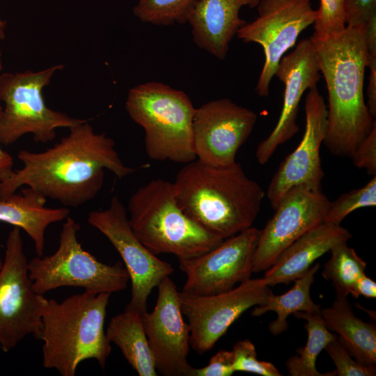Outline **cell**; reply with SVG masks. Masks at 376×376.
I'll return each instance as SVG.
<instances>
[{"instance_id":"24","label":"cell","mask_w":376,"mask_h":376,"mask_svg":"<svg viewBox=\"0 0 376 376\" xmlns=\"http://www.w3.org/2000/svg\"><path fill=\"white\" fill-rule=\"evenodd\" d=\"M319 268V263L312 265L304 275L294 281V285L285 293L280 295L272 293L263 303L255 306L251 315L258 317L269 311L275 312L276 318L269 324V329L276 336L287 330V318L290 315L299 311L320 313V305L312 300L310 294L311 286Z\"/></svg>"},{"instance_id":"2","label":"cell","mask_w":376,"mask_h":376,"mask_svg":"<svg viewBox=\"0 0 376 376\" xmlns=\"http://www.w3.org/2000/svg\"><path fill=\"white\" fill-rule=\"evenodd\" d=\"M366 25L346 26L314 43L328 94L327 128L323 143L330 153L350 157L376 125L364 98L368 68Z\"/></svg>"},{"instance_id":"18","label":"cell","mask_w":376,"mask_h":376,"mask_svg":"<svg viewBox=\"0 0 376 376\" xmlns=\"http://www.w3.org/2000/svg\"><path fill=\"white\" fill-rule=\"evenodd\" d=\"M284 85L283 101L277 123L258 146V162L266 164L281 145L299 131L297 123L299 105L304 93L317 86L321 78L319 62L311 38L301 40L295 49L281 59L275 75Z\"/></svg>"},{"instance_id":"20","label":"cell","mask_w":376,"mask_h":376,"mask_svg":"<svg viewBox=\"0 0 376 376\" xmlns=\"http://www.w3.org/2000/svg\"><path fill=\"white\" fill-rule=\"evenodd\" d=\"M352 238L340 225L322 222L299 237L279 255L267 269L264 279L268 286L288 284L304 275L313 263L336 244Z\"/></svg>"},{"instance_id":"30","label":"cell","mask_w":376,"mask_h":376,"mask_svg":"<svg viewBox=\"0 0 376 376\" xmlns=\"http://www.w3.org/2000/svg\"><path fill=\"white\" fill-rule=\"evenodd\" d=\"M234 371L251 373L263 376H280L281 374L271 362L259 361L254 344L245 339L237 341L233 348Z\"/></svg>"},{"instance_id":"5","label":"cell","mask_w":376,"mask_h":376,"mask_svg":"<svg viewBox=\"0 0 376 376\" xmlns=\"http://www.w3.org/2000/svg\"><path fill=\"white\" fill-rule=\"evenodd\" d=\"M129 221L139 240L152 253L197 257L224 240L209 233L179 206L173 183L153 180L139 188L128 202Z\"/></svg>"},{"instance_id":"38","label":"cell","mask_w":376,"mask_h":376,"mask_svg":"<svg viewBox=\"0 0 376 376\" xmlns=\"http://www.w3.org/2000/svg\"><path fill=\"white\" fill-rule=\"evenodd\" d=\"M6 22L0 16V40H3L6 36Z\"/></svg>"},{"instance_id":"36","label":"cell","mask_w":376,"mask_h":376,"mask_svg":"<svg viewBox=\"0 0 376 376\" xmlns=\"http://www.w3.org/2000/svg\"><path fill=\"white\" fill-rule=\"evenodd\" d=\"M351 295L354 298H358L360 295L367 298H375L376 283L365 274L357 281Z\"/></svg>"},{"instance_id":"27","label":"cell","mask_w":376,"mask_h":376,"mask_svg":"<svg viewBox=\"0 0 376 376\" xmlns=\"http://www.w3.org/2000/svg\"><path fill=\"white\" fill-rule=\"evenodd\" d=\"M196 0H136L134 15L141 22L157 26L187 22Z\"/></svg>"},{"instance_id":"21","label":"cell","mask_w":376,"mask_h":376,"mask_svg":"<svg viewBox=\"0 0 376 376\" xmlns=\"http://www.w3.org/2000/svg\"><path fill=\"white\" fill-rule=\"evenodd\" d=\"M46 201L45 196L29 187L20 194L0 198V221L24 230L33 241L38 256L44 253L47 228L65 219L70 212L66 207H47Z\"/></svg>"},{"instance_id":"3","label":"cell","mask_w":376,"mask_h":376,"mask_svg":"<svg viewBox=\"0 0 376 376\" xmlns=\"http://www.w3.org/2000/svg\"><path fill=\"white\" fill-rule=\"evenodd\" d=\"M182 211L223 240L251 228L265 191L240 163L213 166L196 159L185 164L173 182Z\"/></svg>"},{"instance_id":"12","label":"cell","mask_w":376,"mask_h":376,"mask_svg":"<svg viewBox=\"0 0 376 376\" xmlns=\"http://www.w3.org/2000/svg\"><path fill=\"white\" fill-rule=\"evenodd\" d=\"M264 278H251L233 289L212 295L179 291L182 313L188 320L190 347L198 354L211 350L246 310L272 293Z\"/></svg>"},{"instance_id":"19","label":"cell","mask_w":376,"mask_h":376,"mask_svg":"<svg viewBox=\"0 0 376 376\" xmlns=\"http://www.w3.org/2000/svg\"><path fill=\"white\" fill-rule=\"evenodd\" d=\"M260 0H196L187 18L194 42L219 60H224L232 39L246 22L240 16L242 7L251 8Z\"/></svg>"},{"instance_id":"31","label":"cell","mask_w":376,"mask_h":376,"mask_svg":"<svg viewBox=\"0 0 376 376\" xmlns=\"http://www.w3.org/2000/svg\"><path fill=\"white\" fill-rule=\"evenodd\" d=\"M324 350L332 359L338 376H373L376 375L375 366H366L357 361L338 339L330 341Z\"/></svg>"},{"instance_id":"6","label":"cell","mask_w":376,"mask_h":376,"mask_svg":"<svg viewBox=\"0 0 376 376\" xmlns=\"http://www.w3.org/2000/svg\"><path fill=\"white\" fill-rule=\"evenodd\" d=\"M132 120L145 132V148L155 161L187 164L196 159L193 143L196 108L182 91L158 81L130 89L125 102Z\"/></svg>"},{"instance_id":"8","label":"cell","mask_w":376,"mask_h":376,"mask_svg":"<svg viewBox=\"0 0 376 376\" xmlns=\"http://www.w3.org/2000/svg\"><path fill=\"white\" fill-rule=\"evenodd\" d=\"M64 68L57 64L37 72L0 74V143L9 146L25 134L36 143H47L56 137L58 128H71L86 120L72 118L49 108L42 90L54 74Z\"/></svg>"},{"instance_id":"9","label":"cell","mask_w":376,"mask_h":376,"mask_svg":"<svg viewBox=\"0 0 376 376\" xmlns=\"http://www.w3.org/2000/svg\"><path fill=\"white\" fill-rule=\"evenodd\" d=\"M20 228L8 233L0 269V349L9 352L25 337L39 339L47 299L34 291Z\"/></svg>"},{"instance_id":"28","label":"cell","mask_w":376,"mask_h":376,"mask_svg":"<svg viewBox=\"0 0 376 376\" xmlns=\"http://www.w3.org/2000/svg\"><path fill=\"white\" fill-rule=\"evenodd\" d=\"M376 205V175L363 187L341 194L330 203L324 222L340 225L353 211Z\"/></svg>"},{"instance_id":"25","label":"cell","mask_w":376,"mask_h":376,"mask_svg":"<svg viewBox=\"0 0 376 376\" xmlns=\"http://www.w3.org/2000/svg\"><path fill=\"white\" fill-rule=\"evenodd\" d=\"M297 318L306 321L304 325L308 333L307 342L304 347L297 350V354L286 361V367L291 376H334V370L327 373H320L316 368V360L326 345L336 338L326 327L320 313H311L296 312L293 313Z\"/></svg>"},{"instance_id":"1","label":"cell","mask_w":376,"mask_h":376,"mask_svg":"<svg viewBox=\"0 0 376 376\" xmlns=\"http://www.w3.org/2000/svg\"><path fill=\"white\" fill-rule=\"evenodd\" d=\"M69 130L67 136L46 150L19 151L17 157L23 166L0 182V198L25 186L46 198L76 207L100 192L104 169L119 179L135 171L123 162L113 139L96 133L87 120Z\"/></svg>"},{"instance_id":"15","label":"cell","mask_w":376,"mask_h":376,"mask_svg":"<svg viewBox=\"0 0 376 376\" xmlns=\"http://www.w3.org/2000/svg\"><path fill=\"white\" fill-rule=\"evenodd\" d=\"M257 114L228 98L196 108L193 143L196 159L213 166L235 162L236 154L251 134Z\"/></svg>"},{"instance_id":"29","label":"cell","mask_w":376,"mask_h":376,"mask_svg":"<svg viewBox=\"0 0 376 376\" xmlns=\"http://www.w3.org/2000/svg\"><path fill=\"white\" fill-rule=\"evenodd\" d=\"M346 0H320L312 38L324 39L346 28Z\"/></svg>"},{"instance_id":"23","label":"cell","mask_w":376,"mask_h":376,"mask_svg":"<svg viewBox=\"0 0 376 376\" xmlns=\"http://www.w3.org/2000/svg\"><path fill=\"white\" fill-rule=\"evenodd\" d=\"M143 315L125 309L113 317L106 335L120 350L125 359L139 376H157L155 361L143 324Z\"/></svg>"},{"instance_id":"33","label":"cell","mask_w":376,"mask_h":376,"mask_svg":"<svg viewBox=\"0 0 376 376\" xmlns=\"http://www.w3.org/2000/svg\"><path fill=\"white\" fill-rule=\"evenodd\" d=\"M233 363V352L221 350L212 357L207 366L194 368L193 376H230L235 373Z\"/></svg>"},{"instance_id":"32","label":"cell","mask_w":376,"mask_h":376,"mask_svg":"<svg viewBox=\"0 0 376 376\" xmlns=\"http://www.w3.org/2000/svg\"><path fill=\"white\" fill-rule=\"evenodd\" d=\"M350 158L358 169H363L370 175H376V125L358 145Z\"/></svg>"},{"instance_id":"17","label":"cell","mask_w":376,"mask_h":376,"mask_svg":"<svg viewBox=\"0 0 376 376\" xmlns=\"http://www.w3.org/2000/svg\"><path fill=\"white\" fill-rule=\"evenodd\" d=\"M304 111L305 128L301 140L280 164L267 189V197L273 209L293 187L303 185L321 190L324 173L320 151L327 133V109L317 86L308 91Z\"/></svg>"},{"instance_id":"10","label":"cell","mask_w":376,"mask_h":376,"mask_svg":"<svg viewBox=\"0 0 376 376\" xmlns=\"http://www.w3.org/2000/svg\"><path fill=\"white\" fill-rule=\"evenodd\" d=\"M88 224L97 229L120 254L131 281V298L125 309L144 314L152 289L170 276L173 266L157 257L133 232L122 201L113 196L109 207L89 213Z\"/></svg>"},{"instance_id":"39","label":"cell","mask_w":376,"mask_h":376,"mask_svg":"<svg viewBox=\"0 0 376 376\" xmlns=\"http://www.w3.org/2000/svg\"><path fill=\"white\" fill-rule=\"evenodd\" d=\"M0 246H1V245H0ZM2 264H3V260L0 257V269H1V266H2Z\"/></svg>"},{"instance_id":"34","label":"cell","mask_w":376,"mask_h":376,"mask_svg":"<svg viewBox=\"0 0 376 376\" xmlns=\"http://www.w3.org/2000/svg\"><path fill=\"white\" fill-rule=\"evenodd\" d=\"M376 14V0H346V25L363 26Z\"/></svg>"},{"instance_id":"22","label":"cell","mask_w":376,"mask_h":376,"mask_svg":"<svg viewBox=\"0 0 376 376\" xmlns=\"http://www.w3.org/2000/svg\"><path fill=\"white\" fill-rule=\"evenodd\" d=\"M320 315L327 329L338 335V339L357 361L375 366V324L355 316L347 297L336 296L330 307L321 309Z\"/></svg>"},{"instance_id":"16","label":"cell","mask_w":376,"mask_h":376,"mask_svg":"<svg viewBox=\"0 0 376 376\" xmlns=\"http://www.w3.org/2000/svg\"><path fill=\"white\" fill-rule=\"evenodd\" d=\"M153 310L143 315V324L157 373L164 376H193L188 362L189 327L183 319L179 291L170 278L157 285Z\"/></svg>"},{"instance_id":"35","label":"cell","mask_w":376,"mask_h":376,"mask_svg":"<svg viewBox=\"0 0 376 376\" xmlns=\"http://www.w3.org/2000/svg\"><path fill=\"white\" fill-rule=\"evenodd\" d=\"M369 68L368 84L367 88L368 102L366 103L370 115L376 117V56L368 58Z\"/></svg>"},{"instance_id":"14","label":"cell","mask_w":376,"mask_h":376,"mask_svg":"<svg viewBox=\"0 0 376 376\" xmlns=\"http://www.w3.org/2000/svg\"><path fill=\"white\" fill-rule=\"evenodd\" d=\"M330 203L321 190L303 185L290 189L260 230L253 255V273L267 270L285 248L324 222Z\"/></svg>"},{"instance_id":"11","label":"cell","mask_w":376,"mask_h":376,"mask_svg":"<svg viewBox=\"0 0 376 376\" xmlns=\"http://www.w3.org/2000/svg\"><path fill=\"white\" fill-rule=\"evenodd\" d=\"M258 16L237 31L242 42L259 44L263 49L265 62L256 92L267 97L276 68L285 52L292 47L300 33L314 24L316 10L311 0H260Z\"/></svg>"},{"instance_id":"37","label":"cell","mask_w":376,"mask_h":376,"mask_svg":"<svg viewBox=\"0 0 376 376\" xmlns=\"http://www.w3.org/2000/svg\"><path fill=\"white\" fill-rule=\"evenodd\" d=\"M3 70L2 52L0 49V74ZM12 156L0 146V182L11 176L14 170Z\"/></svg>"},{"instance_id":"13","label":"cell","mask_w":376,"mask_h":376,"mask_svg":"<svg viewBox=\"0 0 376 376\" xmlns=\"http://www.w3.org/2000/svg\"><path fill=\"white\" fill-rule=\"evenodd\" d=\"M260 234V230L251 226L202 255L178 259L179 268L186 275L181 291L212 295L228 291L250 279Z\"/></svg>"},{"instance_id":"7","label":"cell","mask_w":376,"mask_h":376,"mask_svg":"<svg viewBox=\"0 0 376 376\" xmlns=\"http://www.w3.org/2000/svg\"><path fill=\"white\" fill-rule=\"evenodd\" d=\"M79 229L74 219L67 217L56 251L28 262L35 292L43 295L60 287L71 286L93 294H111L127 288L130 276L126 268L120 262L112 265L103 263L84 250L77 238Z\"/></svg>"},{"instance_id":"4","label":"cell","mask_w":376,"mask_h":376,"mask_svg":"<svg viewBox=\"0 0 376 376\" xmlns=\"http://www.w3.org/2000/svg\"><path fill=\"white\" fill-rule=\"evenodd\" d=\"M110 295L84 291L61 302L47 300L39 338L45 368L74 376L80 363L93 359L104 368L111 352L104 328Z\"/></svg>"},{"instance_id":"26","label":"cell","mask_w":376,"mask_h":376,"mask_svg":"<svg viewBox=\"0 0 376 376\" xmlns=\"http://www.w3.org/2000/svg\"><path fill=\"white\" fill-rule=\"evenodd\" d=\"M330 252L322 276L331 282L336 296L347 297L352 293L358 279L365 274L366 263L347 242L336 244Z\"/></svg>"}]
</instances>
